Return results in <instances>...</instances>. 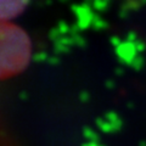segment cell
Here are the masks:
<instances>
[{
	"instance_id": "cell-1",
	"label": "cell",
	"mask_w": 146,
	"mask_h": 146,
	"mask_svg": "<svg viewBox=\"0 0 146 146\" xmlns=\"http://www.w3.org/2000/svg\"><path fill=\"white\" fill-rule=\"evenodd\" d=\"M31 58L32 42L27 32L12 22H0V80L22 73Z\"/></svg>"
},
{
	"instance_id": "cell-2",
	"label": "cell",
	"mask_w": 146,
	"mask_h": 146,
	"mask_svg": "<svg viewBox=\"0 0 146 146\" xmlns=\"http://www.w3.org/2000/svg\"><path fill=\"white\" fill-rule=\"evenodd\" d=\"M29 0H0V22H10L25 11Z\"/></svg>"
}]
</instances>
